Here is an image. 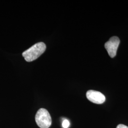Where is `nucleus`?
Wrapping results in <instances>:
<instances>
[{
  "instance_id": "1",
  "label": "nucleus",
  "mask_w": 128,
  "mask_h": 128,
  "mask_svg": "<svg viewBox=\"0 0 128 128\" xmlns=\"http://www.w3.org/2000/svg\"><path fill=\"white\" fill-rule=\"evenodd\" d=\"M46 46L43 42L34 44L22 53V56L27 62H32L40 57L46 50Z\"/></svg>"
},
{
  "instance_id": "2",
  "label": "nucleus",
  "mask_w": 128,
  "mask_h": 128,
  "mask_svg": "<svg viewBox=\"0 0 128 128\" xmlns=\"http://www.w3.org/2000/svg\"><path fill=\"white\" fill-rule=\"evenodd\" d=\"M35 121L40 128H48L52 124L50 115L44 108H40L38 110L35 115Z\"/></svg>"
},
{
  "instance_id": "4",
  "label": "nucleus",
  "mask_w": 128,
  "mask_h": 128,
  "mask_svg": "<svg viewBox=\"0 0 128 128\" xmlns=\"http://www.w3.org/2000/svg\"><path fill=\"white\" fill-rule=\"evenodd\" d=\"M87 99L96 104H103L105 101V97L101 92L94 90H89L86 92Z\"/></svg>"
},
{
  "instance_id": "3",
  "label": "nucleus",
  "mask_w": 128,
  "mask_h": 128,
  "mask_svg": "<svg viewBox=\"0 0 128 128\" xmlns=\"http://www.w3.org/2000/svg\"><path fill=\"white\" fill-rule=\"evenodd\" d=\"M120 43V40L119 38L115 36L112 37L109 41L105 43V49L107 51L110 58H113L116 55Z\"/></svg>"
},
{
  "instance_id": "6",
  "label": "nucleus",
  "mask_w": 128,
  "mask_h": 128,
  "mask_svg": "<svg viewBox=\"0 0 128 128\" xmlns=\"http://www.w3.org/2000/svg\"><path fill=\"white\" fill-rule=\"evenodd\" d=\"M116 128H128V127L124 124H119Z\"/></svg>"
},
{
  "instance_id": "5",
  "label": "nucleus",
  "mask_w": 128,
  "mask_h": 128,
  "mask_svg": "<svg viewBox=\"0 0 128 128\" xmlns=\"http://www.w3.org/2000/svg\"><path fill=\"white\" fill-rule=\"evenodd\" d=\"M70 125V122L68 120L64 119L62 122V127L64 128H68Z\"/></svg>"
}]
</instances>
